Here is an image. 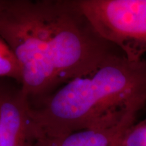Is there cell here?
Listing matches in <instances>:
<instances>
[{"mask_svg":"<svg viewBox=\"0 0 146 146\" xmlns=\"http://www.w3.org/2000/svg\"><path fill=\"white\" fill-rule=\"evenodd\" d=\"M0 36L21 64V88L29 100L94 72L113 54L76 0H9Z\"/></svg>","mask_w":146,"mask_h":146,"instance_id":"obj_1","label":"cell"},{"mask_svg":"<svg viewBox=\"0 0 146 146\" xmlns=\"http://www.w3.org/2000/svg\"><path fill=\"white\" fill-rule=\"evenodd\" d=\"M32 107L39 137L127 129L146 103V62L112 54L94 72L64 84Z\"/></svg>","mask_w":146,"mask_h":146,"instance_id":"obj_2","label":"cell"},{"mask_svg":"<svg viewBox=\"0 0 146 146\" xmlns=\"http://www.w3.org/2000/svg\"><path fill=\"white\" fill-rule=\"evenodd\" d=\"M94 31L132 62L146 52V0H76Z\"/></svg>","mask_w":146,"mask_h":146,"instance_id":"obj_3","label":"cell"},{"mask_svg":"<svg viewBox=\"0 0 146 146\" xmlns=\"http://www.w3.org/2000/svg\"><path fill=\"white\" fill-rule=\"evenodd\" d=\"M37 139L28 96L0 85V146H35Z\"/></svg>","mask_w":146,"mask_h":146,"instance_id":"obj_4","label":"cell"},{"mask_svg":"<svg viewBox=\"0 0 146 146\" xmlns=\"http://www.w3.org/2000/svg\"><path fill=\"white\" fill-rule=\"evenodd\" d=\"M127 129L83 130L60 137H39L35 146H116Z\"/></svg>","mask_w":146,"mask_h":146,"instance_id":"obj_5","label":"cell"},{"mask_svg":"<svg viewBox=\"0 0 146 146\" xmlns=\"http://www.w3.org/2000/svg\"><path fill=\"white\" fill-rule=\"evenodd\" d=\"M0 77L14 79L20 84L23 81L21 64L13 50L0 36Z\"/></svg>","mask_w":146,"mask_h":146,"instance_id":"obj_6","label":"cell"},{"mask_svg":"<svg viewBox=\"0 0 146 146\" xmlns=\"http://www.w3.org/2000/svg\"><path fill=\"white\" fill-rule=\"evenodd\" d=\"M116 146H146V117L127 128L118 138Z\"/></svg>","mask_w":146,"mask_h":146,"instance_id":"obj_7","label":"cell"},{"mask_svg":"<svg viewBox=\"0 0 146 146\" xmlns=\"http://www.w3.org/2000/svg\"><path fill=\"white\" fill-rule=\"evenodd\" d=\"M8 3V0H0V14L2 12V11L6 8L7 5Z\"/></svg>","mask_w":146,"mask_h":146,"instance_id":"obj_8","label":"cell"}]
</instances>
